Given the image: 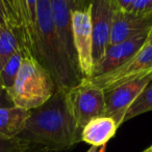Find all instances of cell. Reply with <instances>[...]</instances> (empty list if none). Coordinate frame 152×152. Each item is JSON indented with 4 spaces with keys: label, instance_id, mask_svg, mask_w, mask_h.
<instances>
[{
    "label": "cell",
    "instance_id": "obj_5",
    "mask_svg": "<svg viewBox=\"0 0 152 152\" xmlns=\"http://www.w3.org/2000/svg\"><path fill=\"white\" fill-rule=\"evenodd\" d=\"M150 72H152V44L144 45L132 58L113 72L96 78H89L87 80L103 91H108Z\"/></svg>",
    "mask_w": 152,
    "mask_h": 152
},
{
    "label": "cell",
    "instance_id": "obj_11",
    "mask_svg": "<svg viewBox=\"0 0 152 152\" xmlns=\"http://www.w3.org/2000/svg\"><path fill=\"white\" fill-rule=\"evenodd\" d=\"M50 7L53 22L61 44L72 63L80 69L77 59L72 30V1L67 0H50ZM81 72V70H80Z\"/></svg>",
    "mask_w": 152,
    "mask_h": 152
},
{
    "label": "cell",
    "instance_id": "obj_12",
    "mask_svg": "<svg viewBox=\"0 0 152 152\" xmlns=\"http://www.w3.org/2000/svg\"><path fill=\"white\" fill-rule=\"evenodd\" d=\"M118 125L110 117L101 116L92 119L81 129V141L91 146L102 147L114 138Z\"/></svg>",
    "mask_w": 152,
    "mask_h": 152
},
{
    "label": "cell",
    "instance_id": "obj_2",
    "mask_svg": "<svg viewBox=\"0 0 152 152\" xmlns=\"http://www.w3.org/2000/svg\"><path fill=\"white\" fill-rule=\"evenodd\" d=\"M33 56L48 72L56 89L68 91L80 84L85 77L67 56L57 35L50 0L37 1V25Z\"/></svg>",
    "mask_w": 152,
    "mask_h": 152
},
{
    "label": "cell",
    "instance_id": "obj_21",
    "mask_svg": "<svg viewBox=\"0 0 152 152\" xmlns=\"http://www.w3.org/2000/svg\"><path fill=\"white\" fill-rule=\"evenodd\" d=\"M0 25L3 26V27H8V28L12 29V26H10V19H8L7 12H6V8H5V6H4V3H3L2 0H0Z\"/></svg>",
    "mask_w": 152,
    "mask_h": 152
},
{
    "label": "cell",
    "instance_id": "obj_1",
    "mask_svg": "<svg viewBox=\"0 0 152 152\" xmlns=\"http://www.w3.org/2000/svg\"><path fill=\"white\" fill-rule=\"evenodd\" d=\"M18 138L53 152L66 151L81 142V129L72 114L66 91L56 89L44 104L30 110Z\"/></svg>",
    "mask_w": 152,
    "mask_h": 152
},
{
    "label": "cell",
    "instance_id": "obj_19",
    "mask_svg": "<svg viewBox=\"0 0 152 152\" xmlns=\"http://www.w3.org/2000/svg\"><path fill=\"white\" fill-rule=\"evenodd\" d=\"M29 145L20 138L8 139L0 136V152H23Z\"/></svg>",
    "mask_w": 152,
    "mask_h": 152
},
{
    "label": "cell",
    "instance_id": "obj_16",
    "mask_svg": "<svg viewBox=\"0 0 152 152\" xmlns=\"http://www.w3.org/2000/svg\"><path fill=\"white\" fill-rule=\"evenodd\" d=\"M26 53L28 52H26L25 50H21L17 52L16 54L10 57V60L6 62L5 65L0 70V84L7 92L13 87L15 81H16L18 72L20 70L23 57Z\"/></svg>",
    "mask_w": 152,
    "mask_h": 152
},
{
    "label": "cell",
    "instance_id": "obj_27",
    "mask_svg": "<svg viewBox=\"0 0 152 152\" xmlns=\"http://www.w3.org/2000/svg\"><path fill=\"white\" fill-rule=\"evenodd\" d=\"M87 152H98V151H97V147L91 146V148H90V149H89V151H87Z\"/></svg>",
    "mask_w": 152,
    "mask_h": 152
},
{
    "label": "cell",
    "instance_id": "obj_4",
    "mask_svg": "<svg viewBox=\"0 0 152 152\" xmlns=\"http://www.w3.org/2000/svg\"><path fill=\"white\" fill-rule=\"evenodd\" d=\"M66 96L77 126L80 129L92 119L104 116V91L87 79H85L74 88L66 91Z\"/></svg>",
    "mask_w": 152,
    "mask_h": 152
},
{
    "label": "cell",
    "instance_id": "obj_23",
    "mask_svg": "<svg viewBox=\"0 0 152 152\" xmlns=\"http://www.w3.org/2000/svg\"><path fill=\"white\" fill-rule=\"evenodd\" d=\"M116 5L119 10L124 12H129L136 0H114Z\"/></svg>",
    "mask_w": 152,
    "mask_h": 152
},
{
    "label": "cell",
    "instance_id": "obj_18",
    "mask_svg": "<svg viewBox=\"0 0 152 152\" xmlns=\"http://www.w3.org/2000/svg\"><path fill=\"white\" fill-rule=\"evenodd\" d=\"M2 1H3L4 6L6 8V12H7L12 29L15 31V33L18 35L19 39H20L21 23H20V12H19L18 0H2Z\"/></svg>",
    "mask_w": 152,
    "mask_h": 152
},
{
    "label": "cell",
    "instance_id": "obj_8",
    "mask_svg": "<svg viewBox=\"0 0 152 152\" xmlns=\"http://www.w3.org/2000/svg\"><path fill=\"white\" fill-rule=\"evenodd\" d=\"M93 36V66L101 59L110 45V29L115 10L114 0H89Z\"/></svg>",
    "mask_w": 152,
    "mask_h": 152
},
{
    "label": "cell",
    "instance_id": "obj_7",
    "mask_svg": "<svg viewBox=\"0 0 152 152\" xmlns=\"http://www.w3.org/2000/svg\"><path fill=\"white\" fill-rule=\"evenodd\" d=\"M152 82V72L134 79L129 82L104 91L105 113L104 116L110 117L117 123L118 127L123 124L124 116L142 91Z\"/></svg>",
    "mask_w": 152,
    "mask_h": 152
},
{
    "label": "cell",
    "instance_id": "obj_14",
    "mask_svg": "<svg viewBox=\"0 0 152 152\" xmlns=\"http://www.w3.org/2000/svg\"><path fill=\"white\" fill-rule=\"evenodd\" d=\"M30 111L19 107L0 108V136L18 138L26 125Z\"/></svg>",
    "mask_w": 152,
    "mask_h": 152
},
{
    "label": "cell",
    "instance_id": "obj_26",
    "mask_svg": "<svg viewBox=\"0 0 152 152\" xmlns=\"http://www.w3.org/2000/svg\"><path fill=\"white\" fill-rule=\"evenodd\" d=\"M152 44V27L149 31L148 35H147V38H146V42H145V45H150Z\"/></svg>",
    "mask_w": 152,
    "mask_h": 152
},
{
    "label": "cell",
    "instance_id": "obj_24",
    "mask_svg": "<svg viewBox=\"0 0 152 152\" xmlns=\"http://www.w3.org/2000/svg\"><path fill=\"white\" fill-rule=\"evenodd\" d=\"M23 152H53V151H51L50 149L46 148L44 146H41V145L30 144Z\"/></svg>",
    "mask_w": 152,
    "mask_h": 152
},
{
    "label": "cell",
    "instance_id": "obj_30",
    "mask_svg": "<svg viewBox=\"0 0 152 152\" xmlns=\"http://www.w3.org/2000/svg\"><path fill=\"white\" fill-rule=\"evenodd\" d=\"M151 146H152V145H151ZM151 152H152V149H151Z\"/></svg>",
    "mask_w": 152,
    "mask_h": 152
},
{
    "label": "cell",
    "instance_id": "obj_10",
    "mask_svg": "<svg viewBox=\"0 0 152 152\" xmlns=\"http://www.w3.org/2000/svg\"><path fill=\"white\" fill-rule=\"evenodd\" d=\"M152 27V12L136 15L117 7L113 18L110 45L125 42L144 33H149ZM108 45V46H110Z\"/></svg>",
    "mask_w": 152,
    "mask_h": 152
},
{
    "label": "cell",
    "instance_id": "obj_9",
    "mask_svg": "<svg viewBox=\"0 0 152 152\" xmlns=\"http://www.w3.org/2000/svg\"><path fill=\"white\" fill-rule=\"evenodd\" d=\"M147 35L148 33H144L119 44L110 45L101 59L94 64L90 78L103 76L126 63L144 47Z\"/></svg>",
    "mask_w": 152,
    "mask_h": 152
},
{
    "label": "cell",
    "instance_id": "obj_22",
    "mask_svg": "<svg viewBox=\"0 0 152 152\" xmlns=\"http://www.w3.org/2000/svg\"><path fill=\"white\" fill-rule=\"evenodd\" d=\"M13 106H14V104H13L7 91L0 84V108H5V107H13Z\"/></svg>",
    "mask_w": 152,
    "mask_h": 152
},
{
    "label": "cell",
    "instance_id": "obj_20",
    "mask_svg": "<svg viewBox=\"0 0 152 152\" xmlns=\"http://www.w3.org/2000/svg\"><path fill=\"white\" fill-rule=\"evenodd\" d=\"M129 12L136 15H146L152 12V0H136Z\"/></svg>",
    "mask_w": 152,
    "mask_h": 152
},
{
    "label": "cell",
    "instance_id": "obj_13",
    "mask_svg": "<svg viewBox=\"0 0 152 152\" xmlns=\"http://www.w3.org/2000/svg\"><path fill=\"white\" fill-rule=\"evenodd\" d=\"M38 0H18L20 12V42L26 52L33 55L36 40Z\"/></svg>",
    "mask_w": 152,
    "mask_h": 152
},
{
    "label": "cell",
    "instance_id": "obj_15",
    "mask_svg": "<svg viewBox=\"0 0 152 152\" xmlns=\"http://www.w3.org/2000/svg\"><path fill=\"white\" fill-rule=\"evenodd\" d=\"M21 50L24 49L14 30L0 25V70L13 55Z\"/></svg>",
    "mask_w": 152,
    "mask_h": 152
},
{
    "label": "cell",
    "instance_id": "obj_29",
    "mask_svg": "<svg viewBox=\"0 0 152 152\" xmlns=\"http://www.w3.org/2000/svg\"><path fill=\"white\" fill-rule=\"evenodd\" d=\"M151 149H152V146H149L148 148H146L144 151H142V152H151Z\"/></svg>",
    "mask_w": 152,
    "mask_h": 152
},
{
    "label": "cell",
    "instance_id": "obj_25",
    "mask_svg": "<svg viewBox=\"0 0 152 152\" xmlns=\"http://www.w3.org/2000/svg\"><path fill=\"white\" fill-rule=\"evenodd\" d=\"M89 4V0H73L72 2V8H78L82 7Z\"/></svg>",
    "mask_w": 152,
    "mask_h": 152
},
{
    "label": "cell",
    "instance_id": "obj_17",
    "mask_svg": "<svg viewBox=\"0 0 152 152\" xmlns=\"http://www.w3.org/2000/svg\"><path fill=\"white\" fill-rule=\"evenodd\" d=\"M152 111V82L136 97L124 116L123 123L136 116Z\"/></svg>",
    "mask_w": 152,
    "mask_h": 152
},
{
    "label": "cell",
    "instance_id": "obj_3",
    "mask_svg": "<svg viewBox=\"0 0 152 152\" xmlns=\"http://www.w3.org/2000/svg\"><path fill=\"white\" fill-rule=\"evenodd\" d=\"M55 90L56 86L48 72L33 55L26 53L16 81L7 93L14 106L30 111L44 104Z\"/></svg>",
    "mask_w": 152,
    "mask_h": 152
},
{
    "label": "cell",
    "instance_id": "obj_28",
    "mask_svg": "<svg viewBox=\"0 0 152 152\" xmlns=\"http://www.w3.org/2000/svg\"><path fill=\"white\" fill-rule=\"evenodd\" d=\"M105 151H106V145H104V146L100 147V149L98 152H105Z\"/></svg>",
    "mask_w": 152,
    "mask_h": 152
},
{
    "label": "cell",
    "instance_id": "obj_6",
    "mask_svg": "<svg viewBox=\"0 0 152 152\" xmlns=\"http://www.w3.org/2000/svg\"><path fill=\"white\" fill-rule=\"evenodd\" d=\"M72 30L78 64L81 74L87 79L93 70V36H92L90 4L82 7L72 8Z\"/></svg>",
    "mask_w": 152,
    "mask_h": 152
}]
</instances>
